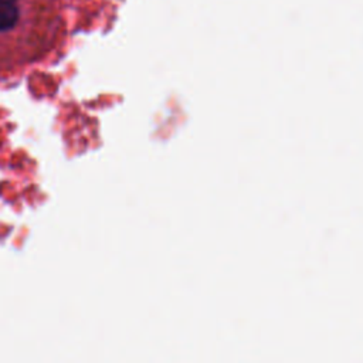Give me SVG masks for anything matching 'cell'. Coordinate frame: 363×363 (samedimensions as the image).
<instances>
[{
    "label": "cell",
    "instance_id": "cell-1",
    "mask_svg": "<svg viewBox=\"0 0 363 363\" xmlns=\"http://www.w3.org/2000/svg\"><path fill=\"white\" fill-rule=\"evenodd\" d=\"M64 30L62 0H0V72L41 60Z\"/></svg>",
    "mask_w": 363,
    "mask_h": 363
}]
</instances>
